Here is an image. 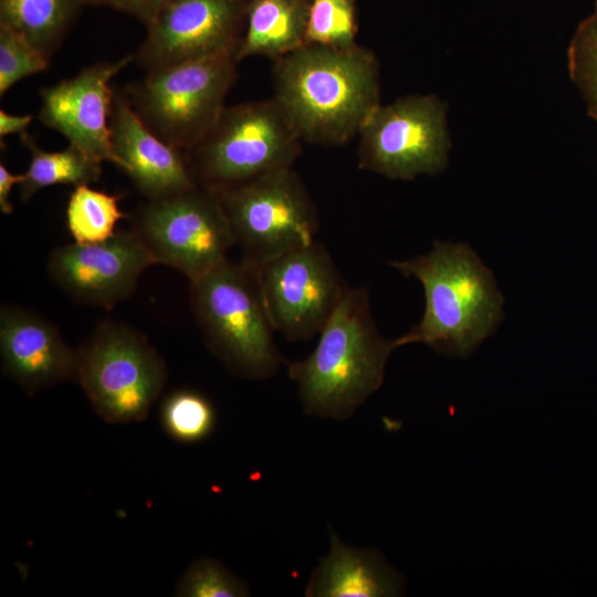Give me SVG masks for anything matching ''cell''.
<instances>
[{
  "label": "cell",
  "mask_w": 597,
  "mask_h": 597,
  "mask_svg": "<svg viewBox=\"0 0 597 597\" xmlns=\"http://www.w3.org/2000/svg\"><path fill=\"white\" fill-rule=\"evenodd\" d=\"M273 61L272 97L303 142L345 144L381 104L377 59L358 44H304Z\"/></svg>",
  "instance_id": "1"
},
{
  "label": "cell",
  "mask_w": 597,
  "mask_h": 597,
  "mask_svg": "<svg viewBox=\"0 0 597 597\" xmlns=\"http://www.w3.org/2000/svg\"><path fill=\"white\" fill-rule=\"evenodd\" d=\"M389 264L418 280L426 298L420 322L395 339L397 347L421 343L467 358L503 318L494 275L468 244L437 241L427 254Z\"/></svg>",
  "instance_id": "2"
},
{
  "label": "cell",
  "mask_w": 597,
  "mask_h": 597,
  "mask_svg": "<svg viewBox=\"0 0 597 597\" xmlns=\"http://www.w3.org/2000/svg\"><path fill=\"white\" fill-rule=\"evenodd\" d=\"M398 348L374 321L366 287H349L318 334L314 350L287 364L306 415L344 420L376 392Z\"/></svg>",
  "instance_id": "3"
},
{
  "label": "cell",
  "mask_w": 597,
  "mask_h": 597,
  "mask_svg": "<svg viewBox=\"0 0 597 597\" xmlns=\"http://www.w3.org/2000/svg\"><path fill=\"white\" fill-rule=\"evenodd\" d=\"M190 304L207 346L229 371L248 379L276 373L283 358L256 266L224 260L190 282Z\"/></svg>",
  "instance_id": "4"
},
{
  "label": "cell",
  "mask_w": 597,
  "mask_h": 597,
  "mask_svg": "<svg viewBox=\"0 0 597 597\" xmlns=\"http://www.w3.org/2000/svg\"><path fill=\"white\" fill-rule=\"evenodd\" d=\"M302 143L271 97L226 106L208 133L185 155L197 185L219 191L292 168Z\"/></svg>",
  "instance_id": "5"
},
{
  "label": "cell",
  "mask_w": 597,
  "mask_h": 597,
  "mask_svg": "<svg viewBox=\"0 0 597 597\" xmlns=\"http://www.w3.org/2000/svg\"><path fill=\"white\" fill-rule=\"evenodd\" d=\"M239 62L238 52L228 51L149 70L123 91L154 134L187 151L208 133L226 107Z\"/></svg>",
  "instance_id": "6"
},
{
  "label": "cell",
  "mask_w": 597,
  "mask_h": 597,
  "mask_svg": "<svg viewBox=\"0 0 597 597\" xmlns=\"http://www.w3.org/2000/svg\"><path fill=\"white\" fill-rule=\"evenodd\" d=\"M167 366L146 335L103 321L77 349L75 381L107 423L147 418L167 381Z\"/></svg>",
  "instance_id": "7"
},
{
  "label": "cell",
  "mask_w": 597,
  "mask_h": 597,
  "mask_svg": "<svg viewBox=\"0 0 597 597\" xmlns=\"http://www.w3.org/2000/svg\"><path fill=\"white\" fill-rule=\"evenodd\" d=\"M212 192L247 263L260 266L315 240L317 211L292 168Z\"/></svg>",
  "instance_id": "8"
},
{
  "label": "cell",
  "mask_w": 597,
  "mask_h": 597,
  "mask_svg": "<svg viewBox=\"0 0 597 597\" xmlns=\"http://www.w3.org/2000/svg\"><path fill=\"white\" fill-rule=\"evenodd\" d=\"M156 264L168 265L190 282L218 266L235 245L214 192L197 186L167 198L146 200L130 216Z\"/></svg>",
  "instance_id": "9"
},
{
  "label": "cell",
  "mask_w": 597,
  "mask_h": 597,
  "mask_svg": "<svg viewBox=\"0 0 597 597\" xmlns=\"http://www.w3.org/2000/svg\"><path fill=\"white\" fill-rule=\"evenodd\" d=\"M357 137L358 167L389 179L434 176L448 165L446 105L434 95H407L380 104Z\"/></svg>",
  "instance_id": "10"
},
{
  "label": "cell",
  "mask_w": 597,
  "mask_h": 597,
  "mask_svg": "<svg viewBox=\"0 0 597 597\" xmlns=\"http://www.w3.org/2000/svg\"><path fill=\"white\" fill-rule=\"evenodd\" d=\"M256 268L273 327L291 342L318 335L348 289L316 240Z\"/></svg>",
  "instance_id": "11"
},
{
  "label": "cell",
  "mask_w": 597,
  "mask_h": 597,
  "mask_svg": "<svg viewBox=\"0 0 597 597\" xmlns=\"http://www.w3.org/2000/svg\"><path fill=\"white\" fill-rule=\"evenodd\" d=\"M247 0H165L134 61L145 71L239 50Z\"/></svg>",
  "instance_id": "12"
},
{
  "label": "cell",
  "mask_w": 597,
  "mask_h": 597,
  "mask_svg": "<svg viewBox=\"0 0 597 597\" xmlns=\"http://www.w3.org/2000/svg\"><path fill=\"white\" fill-rule=\"evenodd\" d=\"M156 264L132 230H119L96 243H69L50 254L52 281L74 301L112 310L129 298L144 271Z\"/></svg>",
  "instance_id": "13"
},
{
  "label": "cell",
  "mask_w": 597,
  "mask_h": 597,
  "mask_svg": "<svg viewBox=\"0 0 597 597\" xmlns=\"http://www.w3.org/2000/svg\"><path fill=\"white\" fill-rule=\"evenodd\" d=\"M133 61L134 54H129L100 62L41 88L39 121L93 159L119 167L111 142L109 116L115 93L112 80Z\"/></svg>",
  "instance_id": "14"
},
{
  "label": "cell",
  "mask_w": 597,
  "mask_h": 597,
  "mask_svg": "<svg viewBox=\"0 0 597 597\" xmlns=\"http://www.w3.org/2000/svg\"><path fill=\"white\" fill-rule=\"evenodd\" d=\"M2 371L27 395L75 381L77 349L43 316L13 305L0 308Z\"/></svg>",
  "instance_id": "15"
},
{
  "label": "cell",
  "mask_w": 597,
  "mask_h": 597,
  "mask_svg": "<svg viewBox=\"0 0 597 597\" xmlns=\"http://www.w3.org/2000/svg\"><path fill=\"white\" fill-rule=\"evenodd\" d=\"M109 128L119 168L146 200L167 198L198 186L185 151L154 134L136 114L123 90L115 88Z\"/></svg>",
  "instance_id": "16"
},
{
  "label": "cell",
  "mask_w": 597,
  "mask_h": 597,
  "mask_svg": "<svg viewBox=\"0 0 597 597\" xmlns=\"http://www.w3.org/2000/svg\"><path fill=\"white\" fill-rule=\"evenodd\" d=\"M404 579L375 549L346 545L331 534V549L321 559L305 588L307 597H391Z\"/></svg>",
  "instance_id": "17"
},
{
  "label": "cell",
  "mask_w": 597,
  "mask_h": 597,
  "mask_svg": "<svg viewBox=\"0 0 597 597\" xmlns=\"http://www.w3.org/2000/svg\"><path fill=\"white\" fill-rule=\"evenodd\" d=\"M310 0H247L238 59H279L306 44Z\"/></svg>",
  "instance_id": "18"
},
{
  "label": "cell",
  "mask_w": 597,
  "mask_h": 597,
  "mask_svg": "<svg viewBox=\"0 0 597 597\" xmlns=\"http://www.w3.org/2000/svg\"><path fill=\"white\" fill-rule=\"evenodd\" d=\"M82 7V0H0V24L20 33L51 59Z\"/></svg>",
  "instance_id": "19"
},
{
  "label": "cell",
  "mask_w": 597,
  "mask_h": 597,
  "mask_svg": "<svg viewBox=\"0 0 597 597\" xmlns=\"http://www.w3.org/2000/svg\"><path fill=\"white\" fill-rule=\"evenodd\" d=\"M21 143L31 155V160L22 180L18 185L23 201L31 199L40 190L54 185H91L102 175V163L70 145L63 150L46 151L32 136L24 132L19 135Z\"/></svg>",
  "instance_id": "20"
},
{
  "label": "cell",
  "mask_w": 597,
  "mask_h": 597,
  "mask_svg": "<svg viewBox=\"0 0 597 597\" xmlns=\"http://www.w3.org/2000/svg\"><path fill=\"white\" fill-rule=\"evenodd\" d=\"M121 197L91 188L74 187L66 206V227L76 243L102 242L116 233L117 223L130 218L119 207Z\"/></svg>",
  "instance_id": "21"
},
{
  "label": "cell",
  "mask_w": 597,
  "mask_h": 597,
  "mask_svg": "<svg viewBox=\"0 0 597 597\" xmlns=\"http://www.w3.org/2000/svg\"><path fill=\"white\" fill-rule=\"evenodd\" d=\"M165 431L182 443L207 439L216 426V411L210 400L192 389H177L165 398L160 408Z\"/></svg>",
  "instance_id": "22"
},
{
  "label": "cell",
  "mask_w": 597,
  "mask_h": 597,
  "mask_svg": "<svg viewBox=\"0 0 597 597\" xmlns=\"http://www.w3.org/2000/svg\"><path fill=\"white\" fill-rule=\"evenodd\" d=\"M355 0H310L306 44L348 48L356 43Z\"/></svg>",
  "instance_id": "23"
},
{
  "label": "cell",
  "mask_w": 597,
  "mask_h": 597,
  "mask_svg": "<svg viewBox=\"0 0 597 597\" xmlns=\"http://www.w3.org/2000/svg\"><path fill=\"white\" fill-rule=\"evenodd\" d=\"M569 76L597 121V0L593 12L577 27L568 46Z\"/></svg>",
  "instance_id": "24"
},
{
  "label": "cell",
  "mask_w": 597,
  "mask_h": 597,
  "mask_svg": "<svg viewBox=\"0 0 597 597\" xmlns=\"http://www.w3.org/2000/svg\"><path fill=\"white\" fill-rule=\"evenodd\" d=\"M249 595L244 582L212 558L195 561L175 587L178 597H243Z\"/></svg>",
  "instance_id": "25"
},
{
  "label": "cell",
  "mask_w": 597,
  "mask_h": 597,
  "mask_svg": "<svg viewBox=\"0 0 597 597\" xmlns=\"http://www.w3.org/2000/svg\"><path fill=\"white\" fill-rule=\"evenodd\" d=\"M50 66V59L24 36L0 24V96L21 80L41 73Z\"/></svg>",
  "instance_id": "26"
},
{
  "label": "cell",
  "mask_w": 597,
  "mask_h": 597,
  "mask_svg": "<svg viewBox=\"0 0 597 597\" xmlns=\"http://www.w3.org/2000/svg\"><path fill=\"white\" fill-rule=\"evenodd\" d=\"M85 6L108 7L129 14L147 25L165 0H82Z\"/></svg>",
  "instance_id": "27"
},
{
  "label": "cell",
  "mask_w": 597,
  "mask_h": 597,
  "mask_svg": "<svg viewBox=\"0 0 597 597\" xmlns=\"http://www.w3.org/2000/svg\"><path fill=\"white\" fill-rule=\"evenodd\" d=\"M22 180V174H12L6 164L0 163V211L3 214H11L13 206L10 201V192L13 186L19 185Z\"/></svg>",
  "instance_id": "28"
},
{
  "label": "cell",
  "mask_w": 597,
  "mask_h": 597,
  "mask_svg": "<svg viewBox=\"0 0 597 597\" xmlns=\"http://www.w3.org/2000/svg\"><path fill=\"white\" fill-rule=\"evenodd\" d=\"M32 121V115H13L0 109V138L3 139L10 134H23Z\"/></svg>",
  "instance_id": "29"
}]
</instances>
